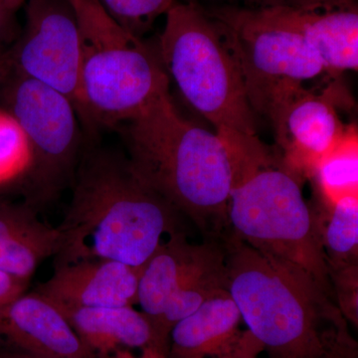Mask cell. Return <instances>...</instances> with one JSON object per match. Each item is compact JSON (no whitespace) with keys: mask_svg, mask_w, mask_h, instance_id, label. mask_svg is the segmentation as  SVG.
Here are the masks:
<instances>
[{"mask_svg":"<svg viewBox=\"0 0 358 358\" xmlns=\"http://www.w3.org/2000/svg\"><path fill=\"white\" fill-rule=\"evenodd\" d=\"M227 289L270 358H358L338 305L303 268L265 255L228 233Z\"/></svg>","mask_w":358,"mask_h":358,"instance_id":"1","label":"cell"},{"mask_svg":"<svg viewBox=\"0 0 358 358\" xmlns=\"http://www.w3.org/2000/svg\"><path fill=\"white\" fill-rule=\"evenodd\" d=\"M54 266L107 259L141 268L164 237L179 229L178 213L134 171L126 155L87 152L72 181Z\"/></svg>","mask_w":358,"mask_h":358,"instance_id":"2","label":"cell"},{"mask_svg":"<svg viewBox=\"0 0 358 358\" xmlns=\"http://www.w3.org/2000/svg\"><path fill=\"white\" fill-rule=\"evenodd\" d=\"M119 129L138 176L208 239H222L239 171L234 150L179 114L171 93Z\"/></svg>","mask_w":358,"mask_h":358,"instance_id":"3","label":"cell"},{"mask_svg":"<svg viewBox=\"0 0 358 358\" xmlns=\"http://www.w3.org/2000/svg\"><path fill=\"white\" fill-rule=\"evenodd\" d=\"M155 50L169 82L218 136H257V115L236 60L206 11L176 1Z\"/></svg>","mask_w":358,"mask_h":358,"instance_id":"4","label":"cell"},{"mask_svg":"<svg viewBox=\"0 0 358 358\" xmlns=\"http://www.w3.org/2000/svg\"><path fill=\"white\" fill-rule=\"evenodd\" d=\"M81 41L82 119L120 128L160 96L169 82L155 49L117 24L96 0H69Z\"/></svg>","mask_w":358,"mask_h":358,"instance_id":"5","label":"cell"},{"mask_svg":"<svg viewBox=\"0 0 358 358\" xmlns=\"http://www.w3.org/2000/svg\"><path fill=\"white\" fill-rule=\"evenodd\" d=\"M229 232L252 248L303 268L334 291L315 211L301 181L270 155L242 176L231 192Z\"/></svg>","mask_w":358,"mask_h":358,"instance_id":"6","label":"cell"},{"mask_svg":"<svg viewBox=\"0 0 358 358\" xmlns=\"http://www.w3.org/2000/svg\"><path fill=\"white\" fill-rule=\"evenodd\" d=\"M234 56L256 115L268 117L280 100L326 69L279 6L206 11Z\"/></svg>","mask_w":358,"mask_h":358,"instance_id":"7","label":"cell"},{"mask_svg":"<svg viewBox=\"0 0 358 358\" xmlns=\"http://www.w3.org/2000/svg\"><path fill=\"white\" fill-rule=\"evenodd\" d=\"M0 99L29 141L31 164L20 185L38 209L72 183L82 157L79 115L62 93L20 75H0Z\"/></svg>","mask_w":358,"mask_h":358,"instance_id":"8","label":"cell"},{"mask_svg":"<svg viewBox=\"0 0 358 358\" xmlns=\"http://www.w3.org/2000/svg\"><path fill=\"white\" fill-rule=\"evenodd\" d=\"M225 257L223 239L192 244L181 231L164 240L141 268L136 303L166 357L174 326L227 289Z\"/></svg>","mask_w":358,"mask_h":358,"instance_id":"9","label":"cell"},{"mask_svg":"<svg viewBox=\"0 0 358 358\" xmlns=\"http://www.w3.org/2000/svg\"><path fill=\"white\" fill-rule=\"evenodd\" d=\"M81 41L69 0H28L24 28L0 54V75H20L60 92L82 119Z\"/></svg>","mask_w":358,"mask_h":358,"instance_id":"10","label":"cell"},{"mask_svg":"<svg viewBox=\"0 0 358 358\" xmlns=\"http://www.w3.org/2000/svg\"><path fill=\"white\" fill-rule=\"evenodd\" d=\"M338 87L329 85L322 93L299 87L282 96L268 113L282 166L301 182L310 178L348 128L338 112L343 95Z\"/></svg>","mask_w":358,"mask_h":358,"instance_id":"11","label":"cell"},{"mask_svg":"<svg viewBox=\"0 0 358 358\" xmlns=\"http://www.w3.org/2000/svg\"><path fill=\"white\" fill-rule=\"evenodd\" d=\"M0 348L45 358H94L60 308L35 291L0 308Z\"/></svg>","mask_w":358,"mask_h":358,"instance_id":"12","label":"cell"},{"mask_svg":"<svg viewBox=\"0 0 358 358\" xmlns=\"http://www.w3.org/2000/svg\"><path fill=\"white\" fill-rule=\"evenodd\" d=\"M141 268L90 259L54 266L35 292L61 308H120L136 305Z\"/></svg>","mask_w":358,"mask_h":358,"instance_id":"13","label":"cell"},{"mask_svg":"<svg viewBox=\"0 0 358 358\" xmlns=\"http://www.w3.org/2000/svg\"><path fill=\"white\" fill-rule=\"evenodd\" d=\"M279 8L315 52L329 77L357 71L358 11L353 0Z\"/></svg>","mask_w":358,"mask_h":358,"instance_id":"14","label":"cell"},{"mask_svg":"<svg viewBox=\"0 0 358 358\" xmlns=\"http://www.w3.org/2000/svg\"><path fill=\"white\" fill-rule=\"evenodd\" d=\"M59 308L94 358H166L148 317L133 306Z\"/></svg>","mask_w":358,"mask_h":358,"instance_id":"15","label":"cell"},{"mask_svg":"<svg viewBox=\"0 0 358 358\" xmlns=\"http://www.w3.org/2000/svg\"><path fill=\"white\" fill-rule=\"evenodd\" d=\"M228 289L214 294L174 326L167 358H218L236 352L250 336Z\"/></svg>","mask_w":358,"mask_h":358,"instance_id":"16","label":"cell"},{"mask_svg":"<svg viewBox=\"0 0 358 358\" xmlns=\"http://www.w3.org/2000/svg\"><path fill=\"white\" fill-rule=\"evenodd\" d=\"M58 227L40 220L26 201L0 200V271L30 281L40 264L60 251Z\"/></svg>","mask_w":358,"mask_h":358,"instance_id":"17","label":"cell"},{"mask_svg":"<svg viewBox=\"0 0 358 358\" xmlns=\"http://www.w3.org/2000/svg\"><path fill=\"white\" fill-rule=\"evenodd\" d=\"M310 179L320 206H333L346 196H358V133L357 124H348L336 148L317 164Z\"/></svg>","mask_w":358,"mask_h":358,"instance_id":"18","label":"cell"},{"mask_svg":"<svg viewBox=\"0 0 358 358\" xmlns=\"http://www.w3.org/2000/svg\"><path fill=\"white\" fill-rule=\"evenodd\" d=\"M329 268L358 266V196L313 208Z\"/></svg>","mask_w":358,"mask_h":358,"instance_id":"19","label":"cell"},{"mask_svg":"<svg viewBox=\"0 0 358 358\" xmlns=\"http://www.w3.org/2000/svg\"><path fill=\"white\" fill-rule=\"evenodd\" d=\"M31 164L27 136L8 110L0 108V190L21 182Z\"/></svg>","mask_w":358,"mask_h":358,"instance_id":"20","label":"cell"},{"mask_svg":"<svg viewBox=\"0 0 358 358\" xmlns=\"http://www.w3.org/2000/svg\"><path fill=\"white\" fill-rule=\"evenodd\" d=\"M124 29L141 39L178 0H96Z\"/></svg>","mask_w":358,"mask_h":358,"instance_id":"21","label":"cell"},{"mask_svg":"<svg viewBox=\"0 0 358 358\" xmlns=\"http://www.w3.org/2000/svg\"><path fill=\"white\" fill-rule=\"evenodd\" d=\"M358 266L329 268L336 301L348 322L358 326Z\"/></svg>","mask_w":358,"mask_h":358,"instance_id":"22","label":"cell"},{"mask_svg":"<svg viewBox=\"0 0 358 358\" xmlns=\"http://www.w3.org/2000/svg\"><path fill=\"white\" fill-rule=\"evenodd\" d=\"M14 13L15 11L0 2V54L6 51L20 34Z\"/></svg>","mask_w":358,"mask_h":358,"instance_id":"23","label":"cell"},{"mask_svg":"<svg viewBox=\"0 0 358 358\" xmlns=\"http://www.w3.org/2000/svg\"><path fill=\"white\" fill-rule=\"evenodd\" d=\"M29 282L17 279L0 271V308L27 291Z\"/></svg>","mask_w":358,"mask_h":358,"instance_id":"24","label":"cell"},{"mask_svg":"<svg viewBox=\"0 0 358 358\" xmlns=\"http://www.w3.org/2000/svg\"><path fill=\"white\" fill-rule=\"evenodd\" d=\"M262 352H264L263 345L259 343L258 339L253 334H250L248 338L236 352L218 358H257L259 353Z\"/></svg>","mask_w":358,"mask_h":358,"instance_id":"25","label":"cell"},{"mask_svg":"<svg viewBox=\"0 0 358 358\" xmlns=\"http://www.w3.org/2000/svg\"><path fill=\"white\" fill-rule=\"evenodd\" d=\"M257 4L258 7H268L275 6H303L301 0H244Z\"/></svg>","mask_w":358,"mask_h":358,"instance_id":"26","label":"cell"},{"mask_svg":"<svg viewBox=\"0 0 358 358\" xmlns=\"http://www.w3.org/2000/svg\"><path fill=\"white\" fill-rule=\"evenodd\" d=\"M0 358H27L22 353L0 348Z\"/></svg>","mask_w":358,"mask_h":358,"instance_id":"27","label":"cell"},{"mask_svg":"<svg viewBox=\"0 0 358 358\" xmlns=\"http://www.w3.org/2000/svg\"><path fill=\"white\" fill-rule=\"evenodd\" d=\"M303 6H315V4L327 3V2L336 1V0H301Z\"/></svg>","mask_w":358,"mask_h":358,"instance_id":"28","label":"cell"},{"mask_svg":"<svg viewBox=\"0 0 358 358\" xmlns=\"http://www.w3.org/2000/svg\"><path fill=\"white\" fill-rule=\"evenodd\" d=\"M25 0H11V3H13V8L17 9L20 8L23 3H24Z\"/></svg>","mask_w":358,"mask_h":358,"instance_id":"29","label":"cell"},{"mask_svg":"<svg viewBox=\"0 0 358 358\" xmlns=\"http://www.w3.org/2000/svg\"><path fill=\"white\" fill-rule=\"evenodd\" d=\"M0 2H2V3L6 4L7 7L15 11V9L13 8V3H11V0H0Z\"/></svg>","mask_w":358,"mask_h":358,"instance_id":"30","label":"cell"},{"mask_svg":"<svg viewBox=\"0 0 358 358\" xmlns=\"http://www.w3.org/2000/svg\"><path fill=\"white\" fill-rule=\"evenodd\" d=\"M13 352H14V350H13ZM22 355H25V357H27V358H45V357H33V355H25V353H22Z\"/></svg>","mask_w":358,"mask_h":358,"instance_id":"31","label":"cell"},{"mask_svg":"<svg viewBox=\"0 0 358 358\" xmlns=\"http://www.w3.org/2000/svg\"><path fill=\"white\" fill-rule=\"evenodd\" d=\"M2 192H3V190H0V194H1Z\"/></svg>","mask_w":358,"mask_h":358,"instance_id":"32","label":"cell"}]
</instances>
